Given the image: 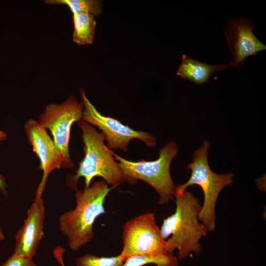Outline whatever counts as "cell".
Returning a JSON list of instances; mask_svg holds the SVG:
<instances>
[{
	"label": "cell",
	"mask_w": 266,
	"mask_h": 266,
	"mask_svg": "<svg viewBox=\"0 0 266 266\" xmlns=\"http://www.w3.org/2000/svg\"><path fill=\"white\" fill-rule=\"evenodd\" d=\"M73 42L79 45L92 44L96 26L95 16L86 13L73 14Z\"/></svg>",
	"instance_id": "13"
},
{
	"label": "cell",
	"mask_w": 266,
	"mask_h": 266,
	"mask_svg": "<svg viewBox=\"0 0 266 266\" xmlns=\"http://www.w3.org/2000/svg\"><path fill=\"white\" fill-rule=\"evenodd\" d=\"M113 189L101 180L83 190H76V206L59 218V228L66 237L68 248L76 251L93 238L96 219L105 213L106 198Z\"/></svg>",
	"instance_id": "2"
},
{
	"label": "cell",
	"mask_w": 266,
	"mask_h": 266,
	"mask_svg": "<svg viewBox=\"0 0 266 266\" xmlns=\"http://www.w3.org/2000/svg\"><path fill=\"white\" fill-rule=\"evenodd\" d=\"M7 187L8 184L6 178L4 176L0 174V191L5 197H7L8 194Z\"/></svg>",
	"instance_id": "19"
},
{
	"label": "cell",
	"mask_w": 266,
	"mask_h": 266,
	"mask_svg": "<svg viewBox=\"0 0 266 266\" xmlns=\"http://www.w3.org/2000/svg\"><path fill=\"white\" fill-rule=\"evenodd\" d=\"M78 126L82 133L85 156L79 165L75 174L70 177L69 185L77 190L76 184L80 177L85 182V188L90 186L92 179L100 177L113 188L126 182L132 185L137 180L125 174L114 158V153L104 144L105 137L92 125L81 120Z\"/></svg>",
	"instance_id": "3"
},
{
	"label": "cell",
	"mask_w": 266,
	"mask_h": 266,
	"mask_svg": "<svg viewBox=\"0 0 266 266\" xmlns=\"http://www.w3.org/2000/svg\"><path fill=\"white\" fill-rule=\"evenodd\" d=\"M7 137L6 133L4 131L0 130V142L5 140Z\"/></svg>",
	"instance_id": "20"
},
{
	"label": "cell",
	"mask_w": 266,
	"mask_h": 266,
	"mask_svg": "<svg viewBox=\"0 0 266 266\" xmlns=\"http://www.w3.org/2000/svg\"><path fill=\"white\" fill-rule=\"evenodd\" d=\"M125 259L120 254L115 257H99L91 254L82 255L75 260L76 266H123Z\"/></svg>",
	"instance_id": "16"
},
{
	"label": "cell",
	"mask_w": 266,
	"mask_h": 266,
	"mask_svg": "<svg viewBox=\"0 0 266 266\" xmlns=\"http://www.w3.org/2000/svg\"><path fill=\"white\" fill-rule=\"evenodd\" d=\"M123 249L125 260L134 256H166V240L157 225L154 213H146L127 221L123 227Z\"/></svg>",
	"instance_id": "6"
},
{
	"label": "cell",
	"mask_w": 266,
	"mask_h": 266,
	"mask_svg": "<svg viewBox=\"0 0 266 266\" xmlns=\"http://www.w3.org/2000/svg\"><path fill=\"white\" fill-rule=\"evenodd\" d=\"M50 4L67 5L72 14L86 13L99 16L102 12V2L97 0H46Z\"/></svg>",
	"instance_id": "14"
},
{
	"label": "cell",
	"mask_w": 266,
	"mask_h": 266,
	"mask_svg": "<svg viewBox=\"0 0 266 266\" xmlns=\"http://www.w3.org/2000/svg\"><path fill=\"white\" fill-rule=\"evenodd\" d=\"M0 266H37L33 259L14 253Z\"/></svg>",
	"instance_id": "17"
},
{
	"label": "cell",
	"mask_w": 266,
	"mask_h": 266,
	"mask_svg": "<svg viewBox=\"0 0 266 266\" xmlns=\"http://www.w3.org/2000/svg\"><path fill=\"white\" fill-rule=\"evenodd\" d=\"M83 109V103L72 95L62 103L47 105L38 117L37 122L50 131L63 156V168L72 169L74 166L69 151L70 131L73 124L82 119Z\"/></svg>",
	"instance_id": "7"
},
{
	"label": "cell",
	"mask_w": 266,
	"mask_h": 266,
	"mask_svg": "<svg viewBox=\"0 0 266 266\" xmlns=\"http://www.w3.org/2000/svg\"><path fill=\"white\" fill-rule=\"evenodd\" d=\"M82 102L84 105L82 119L92 126L98 127L107 141L109 149L127 150L132 139H138L150 147L156 145L155 137L150 133L135 131L125 126L118 120L101 115L86 97L85 92L80 91Z\"/></svg>",
	"instance_id": "8"
},
{
	"label": "cell",
	"mask_w": 266,
	"mask_h": 266,
	"mask_svg": "<svg viewBox=\"0 0 266 266\" xmlns=\"http://www.w3.org/2000/svg\"><path fill=\"white\" fill-rule=\"evenodd\" d=\"M228 67V65L213 66L206 63H201L184 54L177 75L199 85L208 82L214 72L226 69Z\"/></svg>",
	"instance_id": "12"
},
{
	"label": "cell",
	"mask_w": 266,
	"mask_h": 266,
	"mask_svg": "<svg viewBox=\"0 0 266 266\" xmlns=\"http://www.w3.org/2000/svg\"><path fill=\"white\" fill-rule=\"evenodd\" d=\"M65 251V249L63 247L57 246L55 248L53 252V255L55 259L61 266H65L63 259V254Z\"/></svg>",
	"instance_id": "18"
},
{
	"label": "cell",
	"mask_w": 266,
	"mask_h": 266,
	"mask_svg": "<svg viewBox=\"0 0 266 266\" xmlns=\"http://www.w3.org/2000/svg\"><path fill=\"white\" fill-rule=\"evenodd\" d=\"M210 144L207 140L203 142L201 147L193 155V161L187 168L191 170L188 180L176 186L175 194H182L188 187L197 185L203 191L204 200L199 213V219L209 232L215 228V206L218 196L222 189L233 183V173H216L210 169L208 162V152Z\"/></svg>",
	"instance_id": "4"
},
{
	"label": "cell",
	"mask_w": 266,
	"mask_h": 266,
	"mask_svg": "<svg viewBox=\"0 0 266 266\" xmlns=\"http://www.w3.org/2000/svg\"><path fill=\"white\" fill-rule=\"evenodd\" d=\"M174 212L165 219L160 228L163 238L166 240L167 252L178 250V259L182 261L191 252H201L199 241L209 232L199 219L201 205L193 194L185 191L175 194Z\"/></svg>",
	"instance_id": "1"
},
{
	"label": "cell",
	"mask_w": 266,
	"mask_h": 266,
	"mask_svg": "<svg viewBox=\"0 0 266 266\" xmlns=\"http://www.w3.org/2000/svg\"><path fill=\"white\" fill-rule=\"evenodd\" d=\"M255 28L248 17L233 18L225 31L228 46L233 59L229 65L239 68L244 65L247 57L257 55L259 52L266 50V46L254 34Z\"/></svg>",
	"instance_id": "10"
},
{
	"label": "cell",
	"mask_w": 266,
	"mask_h": 266,
	"mask_svg": "<svg viewBox=\"0 0 266 266\" xmlns=\"http://www.w3.org/2000/svg\"><path fill=\"white\" fill-rule=\"evenodd\" d=\"M45 218V208L42 198L34 199L27 211L23 225L15 235L14 253L33 259L44 236Z\"/></svg>",
	"instance_id": "11"
},
{
	"label": "cell",
	"mask_w": 266,
	"mask_h": 266,
	"mask_svg": "<svg viewBox=\"0 0 266 266\" xmlns=\"http://www.w3.org/2000/svg\"><path fill=\"white\" fill-rule=\"evenodd\" d=\"M5 240V235L0 224V242Z\"/></svg>",
	"instance_id": "21"
},
{
	"label": "cell",
	"mask_w": 266,
	"mask_h": 266,
	"mask_svg": "<svg viewBox=\"0 0 266 266\" xmlns=\"http://www.w3.org/2000/svg\"><path fill=\"white\" fill-rule=\"evenodd\" d=\"M154 264L156 266H178L177 257L169 254L166 256H134L127 258L123 266H143Z\"/></svg>",
	"instance_id": "15"
},
{
	"label": "cell",
	"mask_w": 266,
	"mask_h": 266,
	"mask_svg": "<svg viewBox=\"0 0 266 266\" xmlns=\"http://www.w3.org/2000/svg\"><path fill=\"white\" fill-rule=\"evenodd\" d=\"M24 130L33 151L39 159V168L43 172L34 198L40 199L42 198L48 175L52 171L63 168L64 159L47 130L37 121L32 119L27 121Z\"/></svg>",
	"instance_id": "9"
},
{
	"label": "cell",
	"mask_w": 266,
	"mask_h": 266,
	"mask_svg": "<svg viewBox=\"0 0 266 266\" xmlns=\"http://www.w3.org/2000/svg\"><path fill=\"white\" fill-rule=\"evenodd\" d=\"M178 153L177 146L171 140L160 149L158 159L152 161L133 162L115 154L114 156L126 175L150 185L159 195V204L165 205L174 199L176 186L171 177L170 166Z\"/></svg>",
	"instance_id": "5"
}]
</instances>
